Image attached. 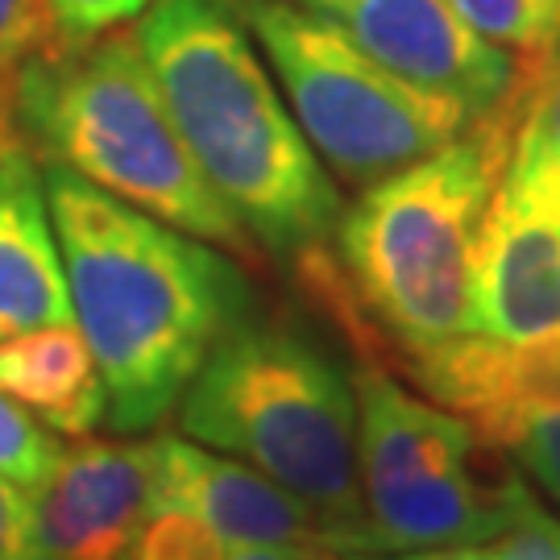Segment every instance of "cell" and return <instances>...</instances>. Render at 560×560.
<instances>
[{"instance_id":"cell-1","label":"cell","mask_w":560,"mask_h":560,"mask_svg":"<svg viewBox=\"0 0 560 560\" xmlns=\"http://www.w3.org/2000/svg\"><path fill=\"white\" fill-rule=\"evenodd\" d=\"M71 316L104 378V423L150 432L200 374L217 340L258 312L254 287L208 241L154 221L67 166L42 162Z\"/></svg>"},{"instance_id":"cell-2","label":"cell","mask_w":560,"mask_h":560,"mask_svg":"<svg viewBox=\"0 0 560 560\" xmlns=\"http://www.w3.org/2000/svg\"><path fill=\"white\" fill-rule=\"evenodd\" d=\"M133 38L196 171L254 245L291 266L320 254L345 203L237 0H150Z\"/></svg>"},{"instance_id":"cell-3","label":"cell","mask_w":560,"mask_h":560,"mask_svg":"<svg viewBox=\"0 0 560 560\" xmlns=\"http://www.w3.org/2000/svg\"><path fill=\"white\" fill-rule=\"evenodd\" d=\"M9 129L38 162L67 166L117 200L254 258L258 245L217 200L183 145L133 30L50 42L21 62L4 88Z\"/></svg>"},{"instance_id":"cell-4","label":"cell","mask_w":560,"mask_h":560,"mask_svg":"<svg viewBox=\"0 0 560 560\" xmlns=\"http://www.w3.org/2000/svg\"><path fill=\"white\" fill-rule=\"evenodd\" d=\"M187 441L245 460L316 511L345 557H374L358 481L353 378L324 340L258 312L233 324L183 390Z\"/></svg>"},{"instance_id":"cell-5","label":"cell","mask_w":560,"mask_h":560,"mask_svg":"<svg viewBox=\"0 0 560 560\" xmlns=\"http://www.w3.org/2000/svg\"><path fill=\"white\" fill-rule=\"evenodd\" d=\"M523 92L436 154L361 187L337 221V270L402 353L469 332L474 279Z\"/></svg>"},{"instance_id":"cell-6","label":"cell","mask_w":560,"mask_h":560,"mask_svg":"<svg viewBox=\"0 0 560 560\" xmlns=\"http://www.w3.org/2000/svg\"><path fill=\"white\" fill-rule=\"evenodd\" d=\"M237 13L307 145L349 187L386 179L474 125L457 104L390 75L295 0H237Z\"/></svg>"},{"instance_id":"cell-7","label":"cell","mask_w":560,"mask_h":560,"mask_svg":"<svg viewBox=\"0 0 560 560\" xmlns=\"http://www.w3.org/2000/svg\"><path fill=\"white\" fill-rule=\"evenodd\" d=\"M358 399V481L378 552L494 544L527 481L478 478V436L444 407L416 399L378 361L349 365Z\"/></svg>"},{"instance_id":"cell-8","label":"cell","mask_w":560,"mask_h":560,"mask_svg":"<svg viewBox=\"0 0 560 560\" xmlns=\"http://www.w3.org/2000/svg\"><path fill=\"white\" fill-rule=\"evenodd\" d=\"M560 324V159L527 125L502 166V183L474 279L469 332L523 340Z\"/></svg>"},{"instance_id":"cell-9","label":"cell","mask_w":560,"mask_h":560,"mask_svg":"<svg viewBox=\"0 0 560 560\" xmlns=\"http://www.w3.org/2000/svg\"><path fill=\"white\" fill-rule=\"evenodd\" d=\"M332 21L361 55L474 120L520 96V62L474 34L453 0H295Z\"/></svg>"},{"instance_id":"cell-10","label":"cell","mask_w":560,"mask_h":560,"mask_svg":"<svg viewBox=\"0 0 560 560\" xmlns=\"http://www.w3.org/2000/svg\"><path fill=\"white\" fill-rule=\"evenodd\" d=\"M154 441H88L59 448L34 499L42 560H129L154 511Z\"/></svg>"},{"instance_id":"cell-11","label":"cell","mask_w":560,"mask_h":560,"mask_svg":"<svg viewBox=\"0 0 560 560\" xmlns=\"http://www.w3.org/2000/svg\"><path fill=\"white\" fill-rule=\"evenodd\" d=\"M407 370L478 441L511 448L560 411V324L523 340L460 332L407 353Z\"/></svg>"},{"instance_id":"cell-12","label":"cell","mask_w":560,"mask_h":560,"mask_svg":"<svg viewBox=\"0 0 560 560\" xmlns=\"http://www.w3.org/2000/svg\"><path fill=\"white\" fill-rule=\"evenodd\" d=\"M154 506H179L203 520L229 548L328 544L316 511L245 460L187 436H154Z\"/></svg>"},{"instance_id":"cell-13","label":"cell","mask_w":560,"mask_h":560,"mask_svg":"<svg viewBox=\"0 0 560 560\" xmlns=\"http://www.w3.org/2000/svg\"><path fill=\"white\" fill-rule=\"evenodd\" d=\"M75 324L42 162L18 138L0 145V340Z\"/></svg>"},{"instance_id":"cell-14","label":"cell","mask_w":560,"mask_h":560,"mask_svg":"<svg viewBox=\"0 0 560 560\" xmlns=\"http://www.w3.org/2000/svg\"><path fill=\"white\" fill-rule=\"evenodd\" d=\"M0 390L55 436H88L104 423V378L75 324L0 340Z\"/></svg>"},{"instance_id":"cell-15","label":"cell","mask_w":560,"mask_h":560,"mask_svg":"<svg viewBox=\"0 0 560 560\" xmlns=\"http://www.w3.org/2000/svg\"><path fill=\"white\" fill-rule=\"evenodd\" d=\"M465 25L536 71L560 59V0H453Z\"/></svg>"},{"instance_id":"cell-16","label":"cell","mask_w":560,"mask_h":560,"mask_svg":"<svg viewBox=\"0 0 560 560\" xmlns=\"http://www.w3.org/2000/svg\"><path fill=\"white\" fill-rule=\"evenodd\" d=\"M59 448L55 432H46L0 390V478H9L25 494H38L59 460Z\"/></svg>"},{"instance_id":"cell-17","label":"cell","mask_w":560,"mask_h":560,"mask_svg":"<svg viewBox=\"0 0 560 560\" xmlns=\"http://www.w3.org/2000/svg\"><path fill=\"white\" fill-rule=\"evenodd\" d=\"M129 560H229V544L179 506H154L138 532Z\"/></svg>"},{"instance_id":"cell-18","label":"cell","mask_w":560,"mask_h":560,"mask_svg":"<svg viewBox=\"0 0 560 560\" xmlns=\"http://www.w3.org/2000/svg\"><path fill=\"white\" fill-rule=\"evenodd\" d=\"M150 0H46L50 42H83L138 21Z\"/></svg>"},{"instance_id":"cell-19","label":"cell","mask_w":560,"mask_h":560,"mask_svg":"<svg viewBox=\"0 0 560 560\" xmlns=\"http://www.w3.org/2000/svg\"><path fill=\"white\" fill-rule=\"evenodd\" d=\"M42 46H50L46 0H0V88H9L13 71Z\"/></svg>"},{"instance_id":"cell-20","label":"cell","mask_w":560,"mask_h":560,"mask_svg":"<svg viewBox=\"0 0 560 560\" xmlns=\"http://www.w3.org/2000/svg\"><path fill=\"white\" fill-rule=\"evenodd\" d=\"M490 548L494 560H560V523L544 511L532 490H523L515 520Z\"/></svg>"},{"instance_id":"cell-21","label":"cell","mask_w":560,"mask_h":560,"mask_svg":"<svg viewBox=\"0 0 560 560\" xmlns=\"http://www.w3.org/2000/svg\"><path fill=\"white\" fill-rule=\"evenodd\" d=\"M511 448H515L523 478H532V486L560 506V411L532 423Z\"/></svg>"},{"instance_id":"cell-22","label":"cell","mask_w":560,"mask_h":560,"mask_svg":"<svg viewBox=\"0 0 560 560\" xmlns=\"http://www.w3.org/2000/svg\"><path fill=\"white\" fill-rule=\"evenodd\" d=\"M0 560H42L34 536V499L0 478Z\"/></svg>"},{"instance_id":"cell-23","label":"cell","mask_w":560,"mask_h":560,"mask_svg":"<svg viewBox=\"0 0 560 560\" xmlns=\"http://www.w3.org/2000/svg\"><path fill=\"white\" fill-rule=\"evenodd\" d=\"M523 125L560 159V59L532 75L523 92Z\"/></svg>"},{"instance_id":"cell-24","label":"cell","mask_w":560,"mask_h":560,"mask_svg":"<svg viewBox=\"0 0 560 560\" xmlns=\"http://www.w3.org/2000/svg\"><path fill=\"white\" fill-rule=\"evenodd\" d=\"M229 560H349L332 544H266V548H229Z\"/></svg>"},{"instance_id":"cell-25","label":"cell","mask_w":560,"mask_h":560,"mask_svg":"<svg viewBox=\"0 0 560 560\" xmlns=\"http://www.w3.org/2000/svg\"><path fill=\"white\" fill-rule=\"evenodd\" d=\"M349 560H494L490 544H457V548H416V552H378V557Z\"/></svg>"},{"instance_id":"cell-26","label":"cell","mask_w":560,"mask_h":560,"mask_svg":"<svg viewBox=\"0 0 560 560\" xmlns=\"http://www.w3.org/2000/svg\"><path fill=\"white\" fill-rule=\"evenodd\" d=\"M13 141V129H9V108H4V88H0V145Z\"/></svg>"}]
</instances>
